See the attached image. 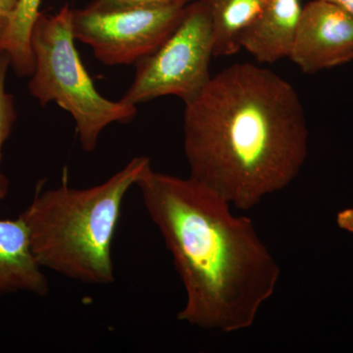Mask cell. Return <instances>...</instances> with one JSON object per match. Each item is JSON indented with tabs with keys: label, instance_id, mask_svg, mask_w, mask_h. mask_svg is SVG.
Listing matches in <instances>:
<instances>
[{
	"label": "cell",
	"instance_id": "cell-1",
	"mask_svg": "<svg viewBox=\"0 0 353 353\" xmlns=\"http://www.w3.org/2000/svg\"><path fill=\"white\" fill-rule=\"evenodd\" d=\"M190 176L239 210L285 189L308 155L309 131L294 85L276 72L236 63L185 102Z\"/></svg>",
	"mask_w": 353,
	"mask_h": 353
},
{
	"label": "cell",
	"instance_id": "cell-2",
	"mask_svg": "<svg viewBox=\"0 0 353 353\" xmlns=\"http://www.w3.org/2000/svg\"><path fill=\"white\" fill-rule=\"evenodd\" d=\"M185 292L179 321L234 333L252 327L280 267L252 220L194 179L148 167L136 183Z\"/></svg>",
	"mask_w": 353,
	"mask_h": 353
},
{
	"label": "cell",
	"instance_id": "cell-3",
	"mask_svg": "<svg viewBox=\"0 0 353 353\" xmlns=\"http://www.w3.org/2000/svg\"><path fill=\"white\" fill-rule=\"evenodd\" d=\"M152 165L132 158L105 182L87 189L37 187L24 218L34 256L43 268L88 285L114 282L112 245L128 192Z\"/></svg>",
	"mask_w": 353,
	"mask_h": 353
},
{
	"label": "cell",
	"instance_id": "cell-4",
	"mask_svg": "<svg viewBox=\"0 0 353 353\" xmlns=\"http://www.w3.org/2000/svg\"><path fill=\"white\" fill-rule=\"evenodd\" d=\"M72 17L69 4L53 15L39 14L32 32L34 68L28 88L41 106L54 102L67 111L83 150L92 152L106 127L131 122L138 109L99 94L77 50Z\"/></svg>",
	"mask_w": 353,
	"mask_h": 353
},
{
	"label": "cell",
	"instance_id": "cell-5",
	"mask_svg": "<svg viewBox=\"0 0 353 353\" xmlns=\"http://www.w3.org/2000/svg\"><path fill=\"white\" fill-rule=\"evenodd\" d=\"M214 57L210 17L201 0L185 6L182 18L161 46L136 64V75L121 101L132 105L162 97L189 101L208 85Z\"/></svg>",
	"mask_w": 353,
	"mask_h": 353
},
{
	"label": "cell",
	"instance_id": "cell-6",
	"mask_svg": "<svg viewBox=\"0 0 353 353\" xmlns=\"http://www.w3.org/2000/svg\"><path fill=\"white\" fill-rule=\"evenodd\" d=\"M185 6H134L73 9L76 41L92 48L108 66L136 65L152 54L170 36Z\"/></svg>",
	"mask_w": 353,
	"mask_h": 353
},
{
	"label": "cell",
	"instance_id": "cell-7",
	"mask_svg": "<svg viewBox=\"0 0 353 353\" xmlns=\"http://www.w3.org/2000/svg\"><path fill=\"white\" fill-rule=\"evenodd\" d=\"M289 59L305 74L352 62L353 16L329 2H309L303 7Z\"/></svg>",
	"mask_w": 353,
	"mask_h": 353
},
{
	"label": "cell",
	"instance_id": "cell-8",
	"mask_svg": "<svg viewBox=\"0 0 353 353\" xmlns=\"http://www.w3.org/2000/svg\"><path fill=\"white\" fill-rule=\"evenodd\" d=\"M32 252L22 215L0 219V296L25 292L44 296L50 284Z\"/></svg>",
	"mask_w": 353,
	"mask_h": 353
},
{
	"label": "cell",
	"instance_id": "cell-9",
	"mask_svg": "<svg viewBox=\"0 0 353 353\" xmlns=\"http://www.w3.org/2000/svg\"><path fill=\"white\" fill-rule=\"evenodd\" d=\"M301 13V0H266L262 12L243 34L241 48L260 63L289 58Z\"/></svg>",
	"mask_w": 353,
	"mask_h": 353
},
{
	"label": "cell",
	"instance_id": "cell-10",
	"mask_svg": "<svg viewBox=\"0 0 353 353\" xmlns=\"http://www.w3.org/2000/svg\"><path fill=\"white\" fill-rule=\"evenodd\" d=\"M210 17L214 57L236 54L250 26L263 10L266 0H201Z\"/></svg>",
	"mask_w": 353,
	"mask_h": 353
},
{
	"label": "cell",
	"instance_id": "cell-11",
	"mask_svg": "<svg viewBox=\"0 0 353 353\" xmlns=\"http://www.w3.org/2000/svg\"><path fill=\"white\" fill-rule=\"evenodd\" d=\"M41 0H19L10 25L0 41V51L10 58L16 75L31 76L34 68L32 32L38 20Z\"/></svg>",
	"mask_w": 353,
	"mask_h": 353
},
{
	"label": "cell",
	"instance_id": "cell-12",
	"mask_svg": "<svg viewBox=\"0 0 353 353\" xmlns=\"http://www.w3.org/2000/svg\"><path fill=\"white\" fill-rule=\"evenodd\" d=\"M9 68H11L10 58L6 52L0 51V201L6 199L10 188L8 178L1 168L2 148L10 137L17 119L14 97L6 90V78Z\"/></svg>",
	"mask_w": 353,
	"mask_h": 353
},
{
	"label": "cell",
	"instance_id": "cell-13",
	"mask_svg": "<svg viewBox=\"0 0 353 353\" xmlns=\"http://www.w3.org/2000/svg\"><path fill=\"white\" fill-rule=\"evenodd\" d=\"M194 0H94L90 6L99 8H123L134 6H185Z\"/></svg>",
	"mask_w": 353,
	"mask_h": 353
},
{
	"label": "cell",
	"instance_id": "cell-14",
	"mask_svg": "<svg viewBox=\"0 0 353 353\" xmlns=\"http://www.w3.org/2000/svg\"><path fill=\"white\" fill-rule=\"evenodd\" d=\"M19 0H0V41L10 25Z\"/></svg>",
	"mask_w": 353,
	"mask_h": 353
},
{
	"label": "cell",
	"instance_id": "cell-15",
	"mask_svg": "<svg viewBox=\"0 0 353 353\" xmlns=\"http://www.w3.org/2000/svg\"><path fill=\"white\" fill-rule=\"evenodd\" d=\"M336 224L341 230L353 234V208L343 209L336 216Z\"/></svg>",
	"mask_w": 353,
	"mask_h": 353
},
{
	"label": "cell",
	"instance_id": "cell-16",
	"mask_svg": "<svg viewBox=\"0 0 353 353\" xmlns=\"http://www.w3.org/2000/svg\"><path fill=\"white\" fill-rule=\"evenodd\" d=\"M321 1L329 2L334 6H339L353 16V0H321Z\"/></svg>",
	"mask_w": 353,
	"mask_h": 353
}]
</instances>
